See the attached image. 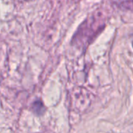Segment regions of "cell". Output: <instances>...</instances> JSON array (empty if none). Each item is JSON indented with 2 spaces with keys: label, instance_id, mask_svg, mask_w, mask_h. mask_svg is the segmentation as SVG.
Wrapping results in <instances>:
<instances>
[{
  "label": "cell",
  "instance_id": "6da1fadb",
  "mask_svg": "<svg viewBox=\"0 0 133 133\" xmlns=\"http://www.w3.org/2000/svg\"><path fill=\"white\" fill-rule=\"evenodd\" d=\"M101 16V14L93 15L89 17L87 20L83 23L73 38L74 41L83 42V44L85 43L88 44L104 26L103 17L99 19Z\"/></svg>",
  "mask_w": 133,
  "mask_h": 133
},
{
  "label": "cell",
  "instance_id": "7a4b0ae2",
  "mask_svg": "<svg viewBox=\"0 0 133 133\" xmlns=\"http://www.w3.org/2000/svg\"><path fill=\"white\" fill-rule=\"evenodd\" d=\"M31 109L35 114H37L38 115H41L44 112L45 107H44V104L42 103L41 101L37 100V101L34 102V104H32V108Z\"/></svg>",
  "mask_w": 133,
  "mask_h": 133
},
{
  "label": "cell",
  "instance_id": "3957f363",
  "mask_svg": "<svg viewBox=\"0 0 133 133\" xmlns=\"http://www.w3.org/2000/svg\"><path fill=\"white\" fill-rule=\"evenodd\" d=\"M122 5L125 9H133V0H122Z\"/></svg>",
  "mask_w": 133,
  "mask_h": 133
},
{
  "label": "cell",
  "instance_id": "277c9868",
  "mask_svg": "<svg viewBox=\"0 0 133 133\" xmlns=\"http://www.w3.org/2000/svg\"><path fill=\"white\" fill-rule=\"evenodd\" d=\"M132 45H133V43H132Z\"/></svg>",
  "mask_w": 133,
  "mask_h": 133
}]
</instances>
